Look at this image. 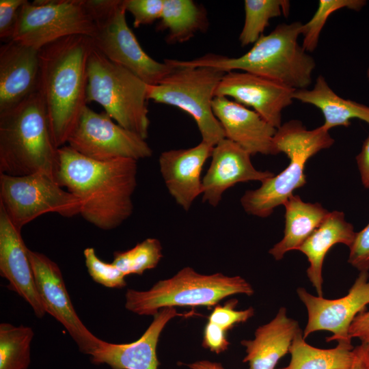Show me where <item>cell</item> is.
I'll use <instances>...</instances> for the list:
<instances>
[{"instance_id":"cell-1","label":"cell","mask_w":369,"mask_h":369,"mask_svg":"<svg viewBox=\"0 0 369 369\" xmlns=\"http://www.w3.org/2000/svg\"><path fill=\"white\" fill-rule=\"evenodd\" d=\"M58 156L56 182L79 199V214L84 219L101 230H110L131 217L137 187V161H95L68 145L58 148Z\"/></svg>"},{"instance_id":"cell-2","label":"cell","mask_w":369,"mask_h":369,"mask_svg":"<svg viewBox=\"0 0 369 369\" xmlns=\"http://www.w3.org/2000/svg\"><path fill=\"white\" fill-rule=\"evenodd\" d=\"M94 48L90 37L74 35L39 50V92L57 148L67 144L87 106V62Z\"/></svg>"},{"instance_id":"cell-3","label":"cell","mask_w":369,"mask_h":369,"mask_svg":"<svg viewBox=\"0 0 369 369\" xmlns=\"http://www.w3.org/2000/svg\"><path fill=\"white\" fill-rule=\"evenodd\" d=\"M303 23L278 25L269 34L262 35L244 55L230 57L213 53L183 64L208 66L225 72L241 70L282 83L294 90L308 89L316 67L313 57L298 42Z\"/></svg>"},{"instance_id":"cell-4","label":"cell","mask_w":369,"mask_h":369,"mask_svg":"<svg viewBox=\"0 0 369 369\" xmlns=\"http://www.w3.org/2000/svg\"><path fill=\"white\" fill-rule=\"evenodd\" d=\"M58 148L40 92L0 113V174L42 173L56 181Z\"/></svg>"},{"instance_id":"cell-5","label":"cell","mask_w":369,"mask_h":369,"mask_svg":"<svg viewBox=\"0 0 369 369\" xmlns=\"http://www.w3.org/2000/svg\"><path fill=\"white\" fill-rule=\"evenodd\" d=\"M333 143L329 131L323 126L308 130L297 120L282 124L273 137V146L277 154L284 152L287 155L289 164L258 189L244 193L240 202L245 212L260 218L269 217L296 189L306 184L307 161Z\"/></svg>"},{"instance_id":"cell-6","label":"cell","mask_w":369,"mask_h":369,"mask_svg":"<svg viewBox=\"0 0 369 369\" xmlns=\"http://www.w3.org/2000/svg\"><path fill=\"white\" fill-rule=\"evenodd\" d=\"M236 294L251 296L254 289L241 276L221 273L203 275L187 266L148 290H127L125 308L139 315L154 316L167 307L216 305L221 299Z\"/></svg>"},{"instance_id":"cell-7","label":"cell","mask_w":369,"mask_h":369,"mask_svg":"<svg viewBox=\"0 0 369 369\" xmlns=\"http://www.w3.org/2000/svg\"><path fill=\"white\" fill-rule=\"evenodd\" d=\"M166 60L173 69L158 84L147 85V99L187 113L195 122L202 141L215 146L225 134L214 115L212 102L226 72L208 66L186 65L181 60Z\"/></svg>"},{"instance_id":"cell-8","label":"cell","mask_w":369,"mask_h":369,"mask_svg":"<svg viewBox=\"0 0 369 369\" xmlns=\"http://www.w3.org/2000/svg\"><path fill=\"white\" fill-rule=\"evenodd\" d=\"M87 76V102L98 103L116 123L146 139L148 84L96 48L88 59Z\"/></svg>"},{"instance_id":"cell-9","label":"cell","mask_w":369,"mask_h":369,"mask_svg":"<svg viewBox=\"0 0 369 369\" xmlns=\"http://www.w3.org/2000/svg\"><path fill=\"white\" fill-rule=\"evenodd\" d=\"M94 19V47L112 62L138 77L148 85H156L173 69L166 60L159 62L141 48L127 25L124 0H85Z\"/></svg>"},{"instance_id":"cell-10","label":"cell","mask_w":369,"mask_h":369,"mask_svg":"<svg viewBox=\"0 0 369 369\" xmlns=\"http://www.w3.org/2000/svg\"><path fill=\"white\" fill-rule=\"evenodd\" d=\"M96 25L85 0L26 1L18 12L13 40L40 50L62 38H92Z\"/></svg>"},{"instance_id":"cell-11","label":"cell","mask_w":369,"mask_h":369,"mask_svg":"<svg viewBox=\"0 0 369 369\" xmlns=\"http://www.w3.org/2000/svg\"><path fill=\"white\" fill-rule=\"evenodd\" d=\"M0 205L18 229L46 213L64 217L79 215V199L46 174H0Z\"/></svg>"},{"instance_id":"cell-12","label":"cell","mask_w":369,"mask_h":369,"mask_svg":"<svg viewBox=\"0 0 369 369\" xmlns=\"http://www.w3.org/2000/svg\"><path fill=\"white\" fill-rule=\"evenodd\" d=\"M67 145L81 154L98 161L119 158L138 161L151 157L146 139L115 122L105 112L86 106Z\"/></svg>"},{"instance_id":"cell-13","label":"cell","mask_w":369,"mask_h":369,"mask_svg":"<svg viewBox=\"0 0 369 369\" xmlns=\"http://www.w3.org/2000/svg\"><path fill=\"white\" fill-rule=\"evenodd\" d=\"M308 311L303 338L318 331L332 333L326 341L351 342L349 329L355 318L369 304V273L359 272L348 293L335 299L314 296L303 288L297 290Z\"/></svg>"},{"instance_id":"cell-14","label":"cell","mask_w":369,"mask_h":369,"mask_svg":"<svg viewBox=\"0 0 369 369\" xmlns=\"http://www.w3.org/2000/svg\"><path fill=\"white\" fill-rule=\"evenodd\" d=\"M28 254L37 290L46 312L66 328L81 353L90 355L102 340L91 333L77 315L59 267L42 253L29 249Z\"/></svg>"},{"instance_id":"cell-15","label":"cell","mask_w":369,"mask_h":369,"mask_svg":"<svg viewBox=\"0 0 369 369\" xmlns=\"http://www.w3.org/2000/svg\"><path fill=\"white\" fill-rule=\"evenodd\" d=\"M295 90L251 73L230 71L223 75L215 96L230 97L239 104L251 107L277 129L282 124V112L292 104Z\"/></svg>"},{"instance_id":"cell-16","label":"cell","mask_w":369,"mask_h":369,"mask_svg":"<svg viewBox=\"0 0 369 369\" xmlns=\"http://www.w3.org/2000/svg\"><path fill=\"white\" fill-rule=\"evenodd\" d=\"M251 155L234 142L224 138L214 146L210 166L202 178V201L217 206L223 193L240 182L259 181L273 177L269 171L255 168Z\"/></svg>"},{"instance_id":"cell-17","label":"cell","mask_w":369,"mask_h":369,"mask_svg":"<svg viewBox=\"0 0 369 369\" xmlns=\"http://www.w3.org/2000/svg\"><path fill=\"white\" fill-rule=\"evenodd\" d=\"M39 50L16 40L0 47V113L39 91Z\"/></svg>"},{"instance_id":"cell-18","label":"cell","mask_w":369,"mask_h":369,"mask_svg":"<svg viewBox=\"0 0 369 369\" xmlns=\"http://www.w3.org/2000/svg\"><path fill=\"white\" fill-rule=\"evenodd\" d=\"M213 147L201 141L192 148L165 150L159 156V169L165 185L176 203L187 212L202 193L201 174Z\"/></svg>"},{"instance_id":"cell-19","label":"cell","mask_w":369,"mask_h":369,"mask_svg":"<svg viewBox=\"0 0 369 369\" xmlns=\"http://www.w3.org/2000/svg\"><path fill=\"white\" fill-rule=\"evenodd\" d=\"M26 247L18 229L0 205V275L8 288L23 297L38 318L46 313L38 295Z\"/></svg>"},{"instance_id":"cell-20","label":"cell","mask_w":369,"mask_h":369,"mask_svg":"<svg viewBox=\"0 0 369 369\" xmlns=\"http://www.w3.org/2000/svg\"><path fill=\"white\" fill-rule=\"evenodd\" d=\"M212 109L224 131L225 138L238 145L251 156L277 154L273 146L277 128L255 111L224 96H215Z\"/></svg>"},{"instance_id":"cell-21","label":"cell","mask_w":369,"mask_h":369,"mask_svg":"<svg viewBox=\"0 0 369 369\" xmlns=\"http://www.w3.org/2000/svg\"><path fill=\"white\" fill-rule=\"evenodd\" d=\"M179 314L174 307L164 308L144 334L136 341L125 344L109 343L102 340L90 355L95 365L107 364L111 369H158L159 362L156 347L159 336L167 323Z\"/></svg>"},{"instance_id":"cell-22","label":"cell","mask_w":369,"mask_h":369,"mask_svg":"<svg viewBox=\"0 0 369 369\" xmlns=\"http://www.w3.org/2000/svg\"><path fill=\"white\" fill-rule=\"evenodd\" d=\"M300 330L298 322L287 316L284 307L280 308L270 322L256 329L253 340L241 341L246 348L243 361L249 364L248 369H275L279 360L289 353Z\"/></svg>"},{"instance_id":"cell-23","label":"cell","mask_w":369,"mask_h":369,"mask_svg":"<svg viewBox=\"0 0 369 369\" xmlns=\"http://www.w3.org/2000/svg\"><path fill=\"white\" fill-rule=\"evenodd\" d=\"M356 232L353 226L345 219L342 211L329 212L320 226L298 248L308 258L307 276L317 296L323 297V266L329 249L336 244L350 247Z\"/></svg>"},{"instance_id":"cell-24","label":"cell","mask_w":369,"mask_h":369,"mask_svg":"<svg viewBox=\"0 0 369 369\" xmlns=\"http://www.w3.org/2000/svg\"><path fill=\"white\" fill-rule=\"evenodd\" d=\"M283 205L286 210L284 236L269 251L276 260L290 251L297 250L329 213L320 204L305 202L295 194Z\"/></svg>"},{"instance_id":"cell-25","label":"cell","mask_w":369,"mask_h":369,"mask_svg":"<svg viewBox=\"0 0 369 369\" xmlns=\"http://www.w3.org/2000/svg\"><path fill=\"white\" fill-rule=\"evenodd\" d=\"M293 99L319 109L325 118L322 126L327 131L336 126L348 127L354 118L369 124V107L340 97L322 75L317 77L311 90H296Z\"/></svg>"},{"instance_id":"cell-26","label":"cell","mask_w":369,"mask_h":369,"mask_svg":"<svg viewBox=\"0 0 369 369\" xmlns=\"http://www.w3.org/2000/svg\"><path fill=\"white\" fill-rule=\"evenodd\" d=\"M208 27L204 7L192 0H164L156 30L167 31L168 44L182 43Z\"/></svg>"},{"instance_id":"cell-27","label":"cell","mask_w":369,"mask_h":369,"mask_svg":"<svg viewBox=\"0 0 369 369\" xmlns=\"http://www.w3.org/2000/svg\"><path fill=\"white\" fill-rule=\"evenodd\" d=\"M289 353V364L279 369H349L354 360L351 342H340L332 348H319L308 344L301 329L295 336Z\"/></svg>"},{"instance_id":"cell-28","label":"cell","mask_w":369,"mask_h":369,"mask_svg":"<svg viewBox=\"0 0 369 369\" xmlns=\"http://www.w3.org/2000/svg\"><path fill=\"white\" fill-rule=\"evenodd\" d=\"M34 333L29 327L0 324V369H27Z\"/></svg>"},{"instance_id":"cell-29","label":"cell","mask_w":369,"mask_h":369,"mask_svg":"<svg viewBox=\"0 0 369 369\" xmlns=\"http://www.w3.org/2000/svg\"><path fill=\"white\" fill-rule=\"evenodd\" d=\"M245 21L239 36L242 46L254 44L262 35L269 20L290 12V1L287 0H245Z\"/></svg>"},{"instance_id":"cell-30","label":"cell","mask_w":369,"mask_h":369,"mask_svg":"<svg viewBox=\"0 0 369 369\" xmlns=\"http://www.w3.org/2000/svg\"><path fill=\"white\" fill-rule=\"evenodd\" d=\"M162 250L157 238H148L130 249L114 252L112 264L126 276L141 275L157 266L163 257Z\"/></svg>"},{"instance_id":"cell-31","label":"cell","mask_w":369,"mask_h":369,"mask_svg":"<svg viewBox=\"0 0 369 369\" xmlns=\"http://www.w3.org/2000/svg\"><path fill=\"white\" fill-rule=\"evenodd\" d=\"M366 3L364 0H320L317 10L312 18L301 27L302 47L307 53L313 52L318 46L320 32L329 16L342 9L359 11Z\"/></svg>"},{"instance_id":"cell-32","label":"cell","mask_w":369,"mask_h":369,"mask_svg":"<svg viewBox=\"0 0 369 369\" xmlns=\"http://www.w3.org/2000/svg\"><path fill=\"white\" fill-rule=\"evenodd\" d=\"M85 263L92 279L107 288H123L126 285V275L112 262L107 263L100 260L93 247L83 251Z\"/></svg>"},{"instance_id":"cell-33","label":"cell","mask_w":369,"mask_h":369,"mask_svg":"<svg viewBox=\"0 0 369 369\" xmlns=\"http://www.w3.org/2000/svg\"><path fill=\"white\" fill-rule=\"evenodd\" d=\"M236 299H230L223 305H216L208 316V321L215 323L227 331L234 325L247 321L254 314V310L250 307L244 310H236Z\"/></svg>"},{"instance_id":"cell-34","label":"cell","mask_w":369,"mask_h":369,"mask_svg":"<svg viewBox=\"0 0 369 369\" xmlns=\"http://www.w3.org/2000/svg\"><path fill=\"white\" fill-rule=\"evenodd\" d=\"M163 3L164 0H124L126 11L133 16V25L136 28L159 20Z\"/></svg>"},{"instance_id":"cell-35","label":"cell","mask_w":369,"mask_h":369,"mask_svg":"<svg viewBox=\"0 0 369 369\" xmlns=\"http://www.w3.org/2000/svg\"><path fill=\"white\" fill-rule=\"evenodd\" d=\"M348 262L359 272L369 271V223L356 232L349 247Z\"/></svg>"},{"instance_id":"cell-36","label":"cell","mask_w":369,"mask_h":369,"mask_svg":"<svg viewBox=\"0 0 369 369\" xmlns=\"http://www.w3.org/2000/svg\"><path fill=\"white\" fill-rule=\"evenodd\" d=\"M27 0H0V38L8 42L12 40L18 12Z\"/></svg>"},{"instance_id":"cell-37","label":"cell","mask_w":369,"mask_h":369,"mask_svg":"<svg viewBox=\"0 0 369 369\" xmlns=\"http://www.w3.org/2000/svg\"><path fill=\"white\" fill-rule=\"evenodd\" d=\"M230 342L226 331L213 323L208 321L204 330L202 346L216 353L228 349Z\"/></svg>"},{"instance_id":"cell-38","label":"cell","mask_w":369,"mask_h":369,"mask_svg":"<svg viewBox=\"0 0 369 369\" xmlns=\"http://www.w3.org/2000/svg\"><path fill=\"white\" fill-rule=\"evenodd\" d=\"M349 337L359 338L361 342L369 338V311L359 313L353 321L349 329Z\"/></svg>"},{"instance_id":"cell-39","label":"cell","mask_w":369,"mask_h":369,"mask_svg":"<svg viewBox=\"0 0 369 369\" xmlns=\"http://www.w3.org/2000/svg\"><path fill=\"white\" fill-rule=\"evenodd\" d=\"M356 161L361 183L366 189H369V135L357 155Z\"/></svg>"},{"instance_id":"cell-40","label":"cell","mask_w":369,"mask_h":369,"mask_svg":"<svg viewBox=\"0 0 369 369\" xmlns=\"http://www.w3.org/2000/svg\"><path fill=\"white\" fill-rule=\"evenodd\" d=\"M355 357L353 363L349 369H368V348L366 342L361 344L354 348Z\"/></svg>"},{"instance_id":"cell-41","label":"cell","mask_w":369,"mask_h":369,"mask_svg":"<svg viewBox=\"0 0 369 369\" xmlns=\"http://www.w3.org/2000/svg\"><path fill=\"white\" fill-rule=\"evenodd\" d=\"M188 366L191 369H224L221 364L208 360L197 361Z\"/></svg>"},{"instance_id":"cell-42","label":"cell","mask_w":369,"mask_h":369,"mask_svg":"<svg viewBox=\"0 0 369 369\" xmlns=\"http://www.w3.org/2000/svg\"><path fill=\"white\" fill-rule=\"evenodd\" d=\"M361 342H366L367 344H368V369H369V338L364 340V341H361Z\"/></svg>"},{"instance_id":"cell-43","label":"cell","mask_w":369,"mask_h":369,"mask_svg":"<svg viewBox=\"0 0 369 369\" xmlns=\"http://www.w3.org/2000/svg\"><path fill=\"white\" fill-rule=\"evenodd\" d=\"M367 77L369 81V68L368 69V71H367Z\"/></svg>"}]
</instances>
